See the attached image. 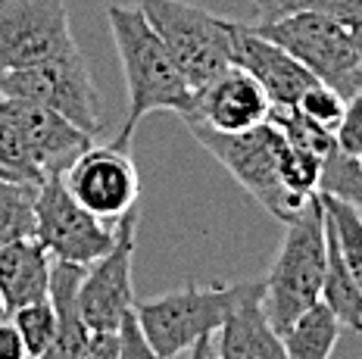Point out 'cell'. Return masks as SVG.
I'll use <instances>...</instances> for the list:
<instances>
[{"instance_id": "cell-1", "label": "cell", "mask_w": 362, "mask_h": 359, "mask_svg": "<svg viewBox=\"0 0 362 359\" xmlns=\"http://www.w3.org/2000/svg\"><path fill=\"white\" fill-rule=\"evenodd\" d=\"M107 19L119 59H122L128 88V113L119 134L112 138V144L132 151V138L141 119L160 113V110L181 116L194 103V88L187 85L185 72L178 69L169 47L153 32V25L147 22L141 6H125L107 0Z\"/></svg>"}, {"instance_id": "cell-2", "label": "cell", "mask_w": 362, "mask_h": 359, "mask_svg": "<svg viewBox=\"0 0 362 359\" xmlns=\"http://www.w3.org/2000/svg\"><path fill=\"white\" fill-rule=\"evenodd\" d=\"M328 244H325V206L313 194L284 222V241L269 275L262 278V310L269 322L284 331L300 312L322 300Z\"/></svg>"}, {"instance_id": "cell-3", "label": "cell", "mask_w": 362, "mask_h": 359, "mask_svg": "<svg viewBox=\"0 0 362 359\" xmlns=\"http://www.w3.org/2000/svg\"><path fill=\"white\" fill-rule=\"evenodd\" d=\"M247 284H185L178 290H165L160 297L134 303V316L163 359H175L194 347L200 338H213L228 312L244 297Z\"/></svg>"}, {"instance_id": "cell-4", "label": "cell", "mask_w": 362, "mask_h": 359, "mask_svg": "<svg viewBox=\"0 0 362 359\" xmlns=\"http://www.w3.org/2000/svg\"><path fill=\"white\" fill-rule=\"evenodd\" d=\"M187 131H191L203 151L209 156H216L240 188L250 194V197L259 200L278 222H288L291 216L306 204V200L293 197L281 182V153H284L288 141H284V134L278 131L269 119L262 125H256V129L235 131V134L213 131L197 122L187 125Z\"/></svg>"}, {"instance_id": "cell-5", "label": "cell", "mask_w": 362, "mask_h": 359, "mask_svg": "<svg viewBox=\"0 0 362 359\" xmlns=\"http://www.w3.org/2000/svg\"><path fill=\"white\" fill-rule=\"evenodd\" d=\"M250 25L262 38L275 41L293 59H300L322 85H331L344 100H350L356 88H362L353 22L325 13H300L278 22H250Z\"/></svg>"}, {"instance_id": "cell-6", "label": "cell", "mask_w": 362, "mask_h": 359, "mask_svg": "<svg viewBox=\"0 0 362 359\" xmlns=\"http://www.w3.org/2000/svg\"><path fill=\"white\" fill-rule=\"evenodd\" d=\"M141 10L194 91L213 81L228 66H235V57H231L235 22L231 19L213 16L209 10L185 4V0H141Z\"/></svg>"}, {"instance_id": "cell-7", "label": "cell", "mask_w": 362, "mask_h": 359, "mask_svg": "<svg viewBox=\"0 0 362 359\" xmlns=\"http://www.w3.org/2000/svg\"><path fill=\"white\" fill-rule=\"evenodd\" d=\"M0 94L22 97L54 110L81 131L94 138L103 129L100 122V91L94 85L90 66L78 44L59 50L25 69H13L0 76Z\"/></svg>"}, {"instance_id": "cell-8", "label": "cell", "mask_w": 362, "mask_h": 359, "mask_svg": "<svg viewBox=\"0 0 362 359\" xmlns=\"http://www.w3.org/2000/svg\"><path fill=\"white\" fill-rule=\"evenodd\" d=\"M37 241L54 259L90 266L116 244V225L97 219L69 194L63 175H47L37 191Z\"/></svg>"}, {"instance_id": "cell-9", "label": "cell", "mask_w": 362, "mask_h": 359, "mask_svg": "<svg viewBox=\"0 0 362 359\" xmlns=\"http://www.w3.org/2000/svg\"><path fill=\"white\" fill-rule=\"evenodd\" d=\"M134 247H138V209L116 222V244L107 257L85 269L78 306L94 334L119 331L122 319L134 310Z\"/></svg>"}, {"instance_id": "cell-10", "label": "cell", "mask_w": 362, "mask_h": 359, "mask_svg": "<svg viewBox=\"0 0 362 359\" xmlns=\"http://www.w3.org/2000/svg\"><path fill=\"white\" fill-rule=\"evenodd\" d=\"M63 182L69 194L97 219L116 225L128 213L138 209L141 178L132 160V151L110 144H90L69 169L63 172Z\"/></svg>"}, {"instance_id": "cell-11", "label": "cell", "mask_w": 362, "mask_h": 359, "mask_svg": "<svg viewBox=\"0 0 362 359\" xmlns=\"http://www.w3.org/2000/svg\"><path fill=\"white\" fill-rule=\"evenodd\" d=\"M72 44L63 0H0V72L35 66Z\"/></svg>"}, {"instance_id": "cell-12", "label": "cell", "mask_w": 362, "mask_h": 359, "mask_svg": "<svg viewBox=\"0 0 362 359\" xmlns=\"http://www.w3.org/2000/svg\"><path fill=\"white\" fill-rule=\"evenodd\" d=\"M269 110H272V100L266 88L247 69L228 66L213 81H206L203 88L194 91V103L181 113V122L185 125L197 122L213 131L235 134V131H247L262 125L269 119Z\"/></svg>"}, {"instance_id": "cell-13", "label": "cell", "mask_w": 362, "mask_h": 359, "mask_svg": "<svg viewBox=\"0 0 362 359\" xmlns=\"http://www.w3.org/2000/svg\"><path fill=\"white\" fill-rule=\"evenodd\" d=\"M231 57H235V66L247 69L266 88L272 107H297L300 97L319 81L284 47H278L275 41L253 32L250 22H235L231 25Z\"/></svg>"}, {"instance_id": "cell-14", "label": "cell", "mask_w": 362, "mask_h": 359, "mask_svg": "<svg viewBox=\"0 0 362 359\" xmlns=\"http://www.w3.org/2000/svg\"><path fill=\"white\" fill-rule=\"evenodd\" d=\"M0 97H4L6 110H10L13 122H16L22 141H25L28 153H32V160L37 163L44 178L63 175L90 147V134L81 131L78 125H72L69 119L54 113V110L32 100H22V97H10V94Z\"/></svg>"}, {"instance_id": "cell-15", "label": "cell", "mask_w": 362, "mask_h": 359, "mask_svg": "<svg viewBox=\"0 0 362 359\" xmlns=\"http://www.w3.org/2000/svg\"><path fill=\"white\" fill-rule=\"evenodd\" d=\"M218 359H288L281 331L262 310V278L250 281L238 306L218 328Z\"/></svg>"}, {"instance_id": "cell-16", "label": "cell", "mask_w": 362, "mask_h": 359, "mask_svg": "<svg viewBox=\"0 0 362 359\" xmlns=\"http://www.w3.org/2000/svg\"><path fill=\"white\" fill-rule=\"evenodd\" d=\"M85 269L88 266L54 259L47 297L57 310V334L50 341V347L37 359H85L88 356L94 331L85 325V316H81V306H78V288H81V278H85Z\"/></svg>"}, {"instance_id": "cell-17", "label": "cell", "mask_w": 362, "mask_h": 359, "mask_svg": "<svg viewBox=\"0 0 362 359\" xmlns=\"http://www.w3.org/2000/svg\"><path fill=\"white\" fill-rule=\"evenodd\" d=\"M54 257L41 247L37 237L13 241L0 250V297L6 310H19L25 303L44 300L50 290Z\"/></svg>"}, {"instance_id": "cell-18", "label": "cell", "mask_w": 362, "mask_h": 359, "mask_svg": "<svg viewBox=\"0 0 362 359\" xmlns=\"http://www.w3.org/2000/svg\"><path fill=\"white\" fill-rule=\"evenodd\" d=\"M325 244H328V263H325V281H322V303L337 316L341 328L362 331V288L353 278L341 247H337L328 216H325Z\"/></svg>"}, {"instance_id": "cell-19", "label": "cell", "mask_w": 362, "mask_h": 359, "mask_svg": "<svg viewBox=\"0 0 362 359\" xmlns=\"http://www.w3.org/2000/svg\"><path fill=\"white\" fill-rule=\"evenodd\" d=\"M288 359H331L341 341V322L325 303H313L281 331Z\"/></svg>"}, {"instance_id": "cell-20", "label": "cell", "mask_w": 362, "mask_h": 359, "mask_svg": "<svg viewBox=\"0 0 362 359\" xmlns=\"http://www.w3.org/2000/svg\"><path fill=\"white\" fill-rule=\"evenodd\" d=\"M37 191H41V182L0 178V250L13 241L37 235Z\"/></svg>"}, {"instance_id": "cell-21", "label": "cell", "mask_w": 362, "mask_h": 359, "mask_svg": "<svg viewBox=\"0 0 362 359\" xmlns=\"http://www.w3.org/2000/svg\"><path fill=\"white\" fill-rule=\"evenodd\" d=\"M319 194L337 197L362 213V156L346 153L341 147V141H337L325 153V160H322Z\"/></svg>"}, {"instance_id": "cell-22", "label": "cell", "mask_w": 362, "mask_h": 359, "mask_svg": "<svg viewBox=\"0 0 362 359\" xmlns=\"http://www.w3.org/2000/svg\"><path fill=\"white\" fill-rule=\"evenodd\" d=\"M319 197H322V206H325L331 228H334L337 247H341L353 278H356L362 288V213L356 206L344 204V200L328 197V194H319Z\"/></svg>"}, {"instance_id": "cell-23", "label": "cell", "mask_w": 362, "mask_h": 359, "mask_svg": "<svg viewBox=\"0 0 362 359\" xmlns=\"http://www.w3.org/2000/svg\"><path fill=\"white\" fill-rule=\"evenodd\" d=\"M0 178H10V182H44L41 169H37V163L28 153L4 97H0Z\"/></svg>"}, {"instance_id": "cell-24", "label": "cell", "mask_w": 362, "mask_h": 359, "mask_svg": "<svg viewBox=\"0 0 362 359\" xmlns=\"http://www.w3.org/2000/svg\"><path fill=\"white\" fill-rule=\"evenodd\" d=\"M10 319H13V325L19 328L22 341H25L28 359H37L50 347V341H54V334H57V310H54V303H50V297L19 306V310L10 312Z\"/></svg>"}, {"instance_id": "cell-25", "label": "cell", "mask_w": 362, "mask_h": 359, "mask_svg": "<svg viewBox=\"0 0 362 359\" xmlns=\"http://www.w3.org/2000/svg\"><path fill=\"white\" fill-rule=\"evenodd\" d=\"M259 10V22H278L300 13H325L344 22L362 19V0H253Z\"/></svg>"}, {"instance_id": "cell-26", "label": "cell", "mask_w": 362, "mask_h": 359, "mask_svg": "<svg viewBox=\"0 0 362 359\" xmlns=\"http://www.w3.org/2000/svg\"><path fill=\"white\" fill-rule=\"evenodd\" d=\"M297 110L306 119H313V122H319V125H325V129L337 131V125H341V119H344V110H346V100L331 85L315 81V85L300 97Z\"/></svg>"}, {"instance_id": "cell-27", "label": "cell", "mask_w": 362, "mask_h": 359, "mask_svg": "<svg viewBox=\"0 0 362 359\" xmlns=\"http://www.w3.org/2000/svg\"><path fill=\"white\" fill-rule=\"evenodd\" d=\"M116 334H119V356L116 359H163L153 347H150V341L144 338L134 310L122 319V325H119Z\"/></svg>"}, {"instance_id": "cell-28", "label": "cell", "mask_w": 362, "mask_h": 359, "mask_svg": "<svg viewBox=\"0 0 362 359\" xmlns=\"http://www.w3.org/2000/svg\"><path fill=\"white\" fill-rule=\"evenodd\" d=\"M337 141L346 153L353 156H362V88H356V94L346 100V110H344V119L337 125Z\"/></svg>"}, {"instance_id": "cell-29", "label": "cell", "mask_w": 362, "mask_h": 359, "mask_svg": "<svg viewBox=\"0 0 362 359\" xmlns=\"http://www.w3.org/2000/svg\"><path fill=\"white\" fill-rule=\"evenodd\" d=\"M0 359H28L25 341H22L19 328L13 325V319L0 322Z\"/></svg>"}, {"instance_id": "cell-30", "label": "cell", "mask_w": 362, "mask_h": 359, "mask_svg": "<svg viewBox=\"0 0 362 359\" xmlns=\"http://www.w3.org/2000/svg\"><path fill=\"white\" fill-rule=\"evenodd\" d=\"M116 356H119V334L116 331H103V334L90 338L85 359H116Z\"/></svg>"}, {"instance_id": "cell-31", "label": "cell", "mask_w": 362, "mask_h": 359, "mask_svg": "<svg viewBox=\"0 0 362 359\" xmlns=\"http://www.w3.org/2000/svg\"><path fill=\"white\" fill-rule=\"evenodd\" d=\"M209 350H213V338H200L191 350H187V359H206Z\"/></svg>"}, {"instance_id": "cell-32", "label": "cell", "mask_w": 362, "mask_h": 359, "mask_svg": "<svg viewBox=\"0 0 362 359\" xmlns=\"http://www.w3.org/2000/svg\"><path fill=\"white\" fill-rule=\"evenodd\" d=\"M353 35H356V50H359V76H362V19L353 22Z\"/></svg>"}, {"instance_id": "cell-33", "label": "cell", "mask_w": 362, "mask_h": 359, "mask_svg": "<svg viewBox=\"0 0 362 359\" xmlns=\"http://www.w3.org/2000/svg\"><path fill=\"white\" fill-rule=\"evenodd\" d=\"M4 319H10V310H6V303H4V297H0V322Z\"/></svg>"}, {"instance_id": "cell-34", "label": "cell", "mask_w": 362, "mask_h": 359, "mask_svg": "<svg viewBox=\"0 0 362 359\" xmlns=\"http://www.w3.org/2000/svg\"><path fill=\"white\" fill-rule=\"evenodd\" d=\"M206 359H218V356H216V353H213V350H209V353H206Z\"/></svg>"}]
</instances>
